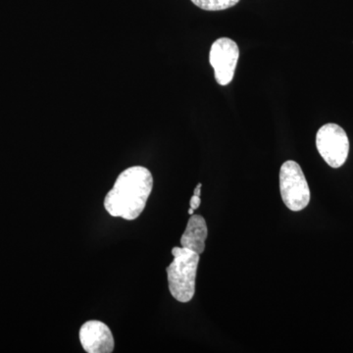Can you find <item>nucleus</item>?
I'll return each instance as SVG.
<instances>
[{
  "instance_id": "f257e3e1",
  "label": "nucleus",
  "mask_w": 353,
  "mask_h": 353,
  "mask_svg": "<svg viewBox=\"0 0 353 353\" xmlns=\"http://www.w3.org/2000/svg\"><path fill=\"white\" fill-rule=\"evenodd\" d=\"M152 188V172L143 166L130 167L116 179L104 199V208L112 217L137 219L145 210Z\"/></svg>"
},
{
  "instance_id": "f03ea898",
  "label": "nucleus",
  "mask_w": 353,
  "mask_h": 353,
  "mask_svg": "<svg viewBox=\"0 0 353 353\" xmlns=\"http://www.w3.org/2000/svg\"><path fill=\"white\" fill-rule=\"evenodd\" d=\"M172 254L174 260L166 269L169 290L176 301L189 303L196 292L199 254L183 246L174 248Z\"/></svg>"
},
{
  "instance_id": "7ed1b4c3",
  "label": "nucleus",
  "mask_w": 353,
  "mask_h": 353,
  "mask_svg": "<svg viewBox=\"0 0 353 353\" xmlns=\"http://www.w3.org/2000/svg\"><path fill=\"white\" fill-rule=\"evenodd\" d=\"M281 196L288 208L301 211L310 201V190L303 169L292 160L285 161L280 170Z\"/></svg>"
},
{
  "instance_id": "20e7f679",
  "label": "nucleus",
  "mask_w": 353,
  "mask_h": 353,
  "mask_svg": "<svg viewBox=\"0 0 353 353\" xmlns=\"http://www.w3.org/2000/svg\"><path fill=\"white\" fill-rule=\"evenodd\" d=\"M316 146L323 159L332 168H340L347 161L350 141L347 132L339 125H324L316 134Z\"/></svg>"
},
{
  "instance_id": "39448f33",
  "label": "nucleus",
  "mask_w": 353,
  "mask_h": 353,
  "mask_svg": "<svg viewBox=\"0 0 353 353\" xmlns=\"http://www.w3.org/2000/svg\"><path fill=\"white\" fill-rule=\"evenodd\" d=\"M239 57L240 50L233 39H218L211 46L209 61L214 69L216 82L220 85H229L233 81Z\"/></svg>"
},
{
  "instance_id": "423d86ee",
  "label": "nucleus",
  "mask_w": 353,
  "mask_h": 353,
  "mask_svg": "<svg viewBox=\"0 0 353 353\" xmlns=\"http://www.w3.org/2000/svg\"><path fill=\"white\" fill-rule=\"evenodd\" d=\"M81 345L88 353H111L115 347L113 334L108 325L97 320H90L81 327Z\"/></svg>"
},
{
  "instance_id": "0eeeda50",
  "label": "nucleus",
  "mask_w": 353,
  "mask_h": 353,
  "mask_svg": "<svg viewBox=\"0 0 353 353\" xmlns=\"http://www.w3.org/2000/svg\"><path fill=\"white\" fill-rule=\"evenodd\" d=\"M208 230L205 219L201 215H190L187 228L181 236V245L183 248L199 253L205 250V240L208 239Z\"/></svg>"
},
{
  "instance_id": "6e6552de",
  "label": "nucleus",
  "mask_w": 353,
  "mask_h": 353,
  "mask_svg": "<svg viewBox=\"0 0 353 353\" xmlns=\"http://www.w3.org/2000/svg\"><path fill=\"white\" fill-rule=\"evenodd\" d=\"M240 0H192V3L206 11H220L231 8Z\"/></svg>"
},
{
  "instance_id": "1a4fd4ad",
  "label": "nucleus",
  "mask_w": 353,
  "mask_h": 353,
  "mask_svg": "<svg viewBox=\"0 0 353 353\" xmlns=\"http://www.w3.org/2000/svg\"><path fill=\"white\" fill-rule=\"evenodd\" d=\"M201 196H194H194H192V199H190V208L194 209V210H196V209L201 206Z\"/></svg>"
},
{
  "instance_id": "9d476101",
  "label": "nucleus",
  "mask_w": 353,
  "mask_h": 353,
  "mask_svg": "<svg viewBox=\"0 0 353 353\" xmlns=\"http://www.w3.org/2000/svg\"><path fill=\"white\" fill-rule=\"evenodd\" d=\"M194 196H201V183H199L194 189Z\"/></svg>"
},
{
  "instance_id": "9b49d317",
  "label": "nucleus",
  "mask_w": 353,
  "mask_h": 353,
  "mask_svg": "<svg viewBox=\"0 0 353 353\" xmlns=\"http://www.w3.org/2000/svg\"><path fill=\"white\" fill-rule=\"evenodd\" d=\"M194 209H192V208H190V209H189V214H190V215H192V214H194Z\"/></svg>"
}]
</instances>
